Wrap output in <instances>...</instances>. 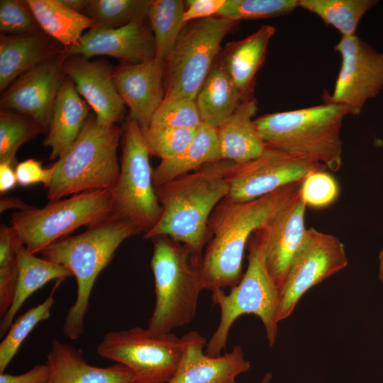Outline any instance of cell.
Segmentation results:
<instances>
[{
  "label": "cell",
  "mask_w": 383,
  "mask_h": 383,
  "mask_svg": "<svg viewBox=\"0 0 383 383\" xmlns=\"http://www.w3.org/2000/svg\"><path fill=\"white\" fill-rule=\"evenodd\" d=\"M111 190H96L50 201L45 206L15 212L11 226L28 252L35 255L75 229L100 223L110 217Z\"/></svg>",
  "instance_id": "9c48e42d"
},
{
  "label": "cell",
  "mask_w": 383,
  "mask_h": 383,
  "mask_svg": "<svg viewBox=\"0 0 383 383\" xmlns=\"http://www.w3.org/2000/svg\"><path fill=\"white\" fill-rule=\"evenodd\" d=\"M48 377L49 368L46 363L39 364L20 374L0 373V383H47Z\"/></svg>",
  "instance_id": "b9f144b4"
},
{
  "label": "cell",
  "mask_w": 383,
  "mask_h": 383,
  "mask_svg": "<svg viewBox=\"0 0 383 383\" xmlns=\"http://www.w3.org/2000/svg\"><path fill=\"white\" fill-rule=\"evenodd\" d=\"M47 40L37 33L1 35L0 40V90L18 76L54 57Z\"/></svg>",
  "instance_id": "4316f807"
},
{
  "label": "cell",
  "mask_w": 383,
  "mask_h": 383,
  "mask_svg": "<svg viewBox=\"0 0 383 383\" xmlns=\"http://www.w3.org/2000/svg\"><path fill=\"white\" fill-rule=\"evenodd\" d=\"M247 248L248 267L239 283L231 287L228 294L223 289L211 292L213 303L220 308L221 318L206 345L205 353L209 356L221 355L232 326L245 314H253L261 320L270 346L276 341L279 289L267 269L263 245L254 234Z\"/></svg>",
  "instance_id": "52a82bcc"
},
{
  "label": "cell",
  "mask_w": 383,
  "mask_h": 383,
  "mask_svg": "<svg viewBox=\"0 0 383 383\" xmlns=\"http://www.w3.org/2000/svg\"><path fill=\"white\" fill-rule=\"evenodd\" d=\"M238 22L218 16L187 23L165 63L164 99L195 100Z\"/></svg>",
  "instance_id": "ba28073f"
},
{
  "label": "cell",
  "mask_w": 383,
  "mask_h": 383,
  "mask_svg": "<svg viewBox=\"0 0 383 383\" xmlns=\"http://www.w3.org/2000/svg\"><path fill=\"white\" fill-rule=\"evenodd\" d=\"M327 168L319 163L298 157L267 145L257 157L248 162L233 163L227 176V199L248 201L301 182L310 172Z\"/></svg>",
  "instance_id": "4fadbf2b"
},
{
  "label": "cell",
  "mask_w": 383,
  "mask_h": 383,
  "mask_svg": "<svg viewBox=\"0 0 383 383\" xmlns=\"http://www.w3.org/2000/svg\"><path fill=\"white\" fill-rule=\"evenodd\" d=\"M68 9L84 14L89 0H60Z\"/></svg>",
  "instance_id": "f6af8a7d"
},
{
  "label": "cell",
  "mask_w": 383,
  "mask_h": 383,
  "mask_svg": "<svg viewBox=\"0 0 383 383\" xmlns=\"http://www.w3.org/2000/svg\"><path fill=\"white\" fill-rule=\"evenodd\" d=\"M121 129L100 123L90 115L70 149L55 162L45 188L50 201L84 192L111 190L116 185L120 163L118 147Z\"/></svg>",
  "instance_id": "8992f818"
},
{
  "label": "cell",
  "mask_w": 383,
  "mask_h": 383,
  "mask_svg": "<svg viewBox=\"0 0 383 383\" xmlns=\"http://www.w3.org/2000/svg\"><path fill=\"white\" fill-rule=\"evenodd\" d=\"M90 106L67 77L55 98L44 145L51 149L50 159L62 157L73 145L89 117Z\"/></svg>",
  "instance_id": "603a6c76"
},
{
  "label": "cell",
  "mask_w": 383,
  "mask_h": 383,
  "mask_svg": "<svg viewBox=\"0 0 383 383\" xmlns=\"http://www.w3.org/2000/svg\"><path fill=\"white\" fill-rule=\"evenodd\" d=\"M113 79L125 104L142 131L165 98V63L152 60L138 64L123 63L113 72Z\"/></svg>",
  "instance_id": "d6986e66"
},
{
  "label": "cell",
  "mask_w": 383,
  "mask_h": 383,
  "mask_svg": "<svg viewBox=\"0 0 383 383\" xmlns=\"http://www.w3.org/2000/svg\"><path fill=\"white\" fill-rule=\"evenodd\" d=\"M64 58L97 55L118 58L123 63L138 64L155 59V45L148 17L113 29L91 28L73 45L61 51Z\"/></svg>",
  "instance_id": "2e32d148"
},
{
  "label": "cell",
  "mask_w": 383,
  "mask_h": 383,
  "mask_svg": "<svg viewBox=\"0 0 383 383\" xmlns=\"http://www.w3.org/2000/svg\"><path fill=\"white\" fill-rule=\"evenodd\" d=\"M43 129L26 115L1 110L0 113V162H16V153L25 143Z\"/></svg>",
  "instance_id": "836d02e7"
},
{
  "label": "cell",
  "mask_w": 383,
  "mask_h": 383,
  "mask_svg": "<svg viewBox=\"0 0 383 383\" xmlns=\"http://www.w3.org/2000/svg\"><path fill=\"white\" fill-rule=\"evenodd\" d=\"M374 0H299V7L318 16L332 26L341 37L356 35L357 25L364 14L372 9Z\"/></svg>",
  "instance_id": "4dcf8cb0"
},
{
  "label": "cell",
  "mask_w": 383,
  "mask_h": 383,
  "mask_svg": "<svg viewBox=\"0 0 383 383\" xmlns=\"http://www.w3.org/2000/svg\"><path fill=\"white\" fill-rule=\"evenodd\" d=\"M272 379V374L270 372H266L260 383H271Z\"/></svg>",
  "instance_id": "7dc6e473"
},
{
  "label": "cell",
  "mask_w": 383,
  "mask_h": 383,
  "mask_svg": "<svg viewBox=\"0 0 383 383\" xmlns=\"http://www.w3.org/2000/svg\"><path fill=\"white\" fill-rule=\"evenodd\" d=\"M233 163L220 160L206 165L155 187L162 213L143 238L169 237L185 245L201 260L209 240V218L228 194L227 176Z\"/></svg>",
  "instance_id": "7a4b0ae2"
},
{
  "label": "cell",
  "mask_w": 383,
  "mask_h": 383,
  "mask_svg": "<svg viewBox=\"0 0 383 383\" xmlns=\"http://www.w3.org/2000/svg\"><path fill=\"white\" fill-rule=\"evenodd\" d=\"M348 263L345 246L336 236L308 228L305 245L279 290L278 322L292 314L306 292L346 267Z\"/></svg>",
  "instance_id": "7c38bea8"
},
{
  "label": "cell",
  "mask_w": 383,
  "mask_h": 383,
  "mask_svg": "<svg viewBox=\"0 0 383 383\" xmlns=\"http://www.w3.org/2000/svg\"><path fill=\"white\" fill-rule=\"evenodd\" d=\"M150 2V0H89L84 15L92 20V28H118L147 16Z\"/></svg>",
  "instance_id": "d6a6232c"
},
{
  "label": "cell",
  "mask_w": 383,
  "mask_h": 383,
  "mask_svg": "<svg viewBox=\"0 0 383 383\" xmlns=\"http://www.w3.org/2000/svg\"><path fill=\"white\" fill-rule=\"evenodd\" d=\"M150 155L140 126L128 116L123 132L120 173L111 189L110 216L131 223L144 234L155 226L162 213Z\"/></svg>",
  "instance_id": "30bf717a"
},
{
  "label": "cell",
  "mask_w": 383,
  "mask_h": 383,
  "mask_svg": "<svg viewBox=\"0 0 383 383\" xmlns=\"http://www.w3.org/2000/svg\"><path fill=\"white\" fill-rule=\"evenodd\" d=\"M185 345L184 335L155 333L136 326L106 333L96 353L128 367L134 383H167L177 369Z\"/></svg>",
  "instance_id": "8fae6325"
},
{
  "label": "cell",
  "mask_w": 383,
  "mask_h": 383,
  "mask_svg": "<svg viewBox=\"0 0 383 383\" xmlns=\"http://www.w3.org/2000/svg\"><path fill=\"white\" fill-rule=\"evenodd\" d=\"M64 57H51L20 77L1 99L3 110H15L48 128L57 91L64 81Z\"/></svg>",
  "instance_id": "e0dca14e"
},
{
  "label": "cell",
  "mask_w": 383,
  "mask_h": 383,
  "mask_svg": "<svg viewBox=\"0 0 383 383\" xmlns=\"http://www.w3.org/2000/svg\"><path fill=\"white\" fill-rule=\"evenodd\" d=\"M299 7V0H226L217 16L239 22L289 14Z\"/></svg>",
  "instance_id": "e575fe53"
},
{
  "label": "cell",
  "mask_w": 383,
  "mask_h": 383,
  "mask_svg": "<svg viewBox=\"0 0 383 383\" xmlns=\"http://www.w3.org/2000/svg\"><path fill=\"white\" fill-rule=\"evenodd\" d=\"M195 101L202 123L216 129L243 100L232 79L216 60Z\"/></svg>",
  "instance_id": "83f0119b"
},
{
  "label": "cell",
  "mask_w": 383,
  "mask_h": 383,
  "mask_svg": "<svg viewBox=\"0 0 383 383\" xmlns=\"http://www.w3.org/2000/svg\"><path fill=\"white\" fill-rule=\"evenodd\" d=\"M274 33V27L263 25L246 38L227 44L216 59L240 91L243 100L253 97L255 77L264 64L269 43Z\"/></svg>",
  "instance_id": "7402d4cb"
},
{
  "label": "cell",
  "mask_w": 383,
  "mask_h": 383,
  "mask_svg": "<svg viewBox=\"0 0 383 383\" xmlns=\"http://www.w3.org/2000/svg\"><path fill=\"white\" fill-rule=\"evenodd\" d=\"M63 279L57 280L49 296L40 304L30 308L15 318L0 343V373L10 364L21 345L34 328L41 321L48 319L55 302V293Z\"/></svg>",
  "instance_id": "1f68e13d"
},
{
  "label": "cell",
  "mask_w": 383,
  "mask_h": 383,
  "mask_svg": "<svg viewBox=\"0 0 383 383\" xmlns=\"http://www.w3.org/2000/svg\"><path fill=\"white\" fill-rule=\"evenodd\" d=\"M301 182L251 201L225 198L216 206L209 220V240L200 262L205 289L213 292L239 283L250 238L300 191Z\"/></svg>",
  "instance_id": "6da1fadb"
},
{
  "label": "cell",
  "mask_w": 383,
  "mask_h": 383,
  "mask_svg": "<svg viewBox=\"0 0 383 383\" xmlns=\"http://www.w3.org/2000/svg\"><path fill=\"white\" fill-rule=\"evenodd\" d=\"M202 124L195 100L174 99L162 101L149 127L197 130Z\"/></svg>",
  "instance_id": "d590c367"
},
{
  "label": "cell",
  "mask_w": 383,
  "mask_h": 383,
  "mask_svg": "<svg viewBox=\"0 0 383 383\" xmlns=\"http://www.w3.org/2000/svg\"><path fill=\"white\" fill-rule=\"evenodd\" d=\"M72 276L67 267L37 257L22 246L18 252V277L13 301L1 319V337L6 334L17 312L30 295L52 280H64Z\"/></svg>",
  "instance_id": "d4e9b609"
},
{
  "label": "cell",
  "mask_w": 383,
  "mask_h": 383,
  "mask_svg": "<svg viewBox=\"0 0 383 383\" xmlns=\"http://www.w3.org/2000/svg\"><path fill=\"white\" fill-rule=\"evenodd\" d=\"M226 0H188L185 1L184 20L189 23L217 16Z\"/></svg>",
  "instance_id": "60d3db41"
},
{
  "label": "cell",
  "mask_w": 383,
  "mask_h": 383,
  "mask_svg": "<svg viewBox=\"0 0 383 383\" xmlns=\"http://www.w3.org/2000/svg\"><path fill=\"white\" fill-rule=\"evenodd\" d=\"M378 262V279L383 287V247L379 252Z\"/></svg>",
  "instance_id": "bcb514c9"
},
{
  "label": "cell",
  "mask_w": 383,
  "mask_h": 383,
  "mask_svg": "<svg viewBox=\"0 0 383 383\" xmlns=\"http://www.w3.org/2000/svg\"><path fill=\"white\" fill-rule=\"evenodd\" d=\"M257 110L254 98L242 101L233 113L216 128L221 160L240 164L260 156L267 145L253 116Z\"/></svg>",
  "instance_id": "cb8c5ba5"
},
{
  "label": "cell",
  "mask_w": 383,
  "mask_h": 383,
  "mask_svg": "<svg viewBox=\"0 0 383 383\" xmlns=\"http://www.w3.org/2000/svg\"><path fill=\"white\" fill-rule=\"evenodd\" d=\"M341 55V66L332 94L325 102L345 106L349 114L360 113L366 101L383 89V53L357 35L341 37L334 47Z\"/></svg>",
  "instance_id": "5bb4252c"
},
{
  "label": "cell",
  "mask_w": 383,
  "mask_h": 383,
  "mask_svg": "<svg viewBox=\"0 0 383 383\" xmlns=\"http://www.w3.org/2000/svg\"><path fill=\"white\" fill-rule=\"evenodd\" d=\"M186 345L177 369L167 383H236L238 376L248 372L250 361L240 345L216 357L204 351L207 341L197 331L184 335Z\"/></svg>",
  "instance_id": "ffe728a7"
},
{
  "label": "cell",
  "mask_w": 383,
  "mask_h": 383,
  "mask_svg": "<svg viewBox=\"0 0 383 383\" xmlns=\"http://www.w3.org/2000/svg\"><path fill=\"white\" fill-rule=\"evenodd\" d=\"M196 131L149 127L142 132L150 155L164 160L181 153L192 142Z\"/></svg>",
  "instance_id": "8d00e7d4"
},
{
  "label": "cell",
  "mask_w": 383,
  "mask_h": 383,
  "mask_svg": "<svg viewBox=\"0 0 383 383\" xmlns=\"http://www.w3.org/2000/svg\"><path fill=\"white\" fill-rule=\"evenodd\" d=\"M53 171V164L48 168H44L42 162L33 159L24 160L15 166L18 184L23 187L42 183L46 188L50 182Z\"/></svg>",
  "instance_id": "ab89813d"
},
{
  "label": "cell",
  "mask_w": 383,
  "mask_h": 383,
  "mask_svg": "<svg viewBox=\"0 0 383 383\" xmlns=\"http://www.w3.org/2000/svg\"><path fill=\"white\" fill-rule=\"evenodd\" d=\"M325 170L311 172L303 179L300 194L306 206L325 208L332 204L338 197V183Z\"/></svg>",
  "instance_id": "74e56055"
},
{
  "label": "cell",
  "mask_w": 383,
  "mask_h": 383,
  "mask_svg": "<svg viewBox=\"0 0 383 383\" xmlns=\"http://www.w3.org/2000/svg\"><path fill=\"white\" fill-rule=\"evenodd\" d=\"M185 1L151 0L147 17L153 33L155 59L165 62L187 23L184 20Z\"/></svg>",
  "instance_id": "f546056e"
},
{
  "label": "cell",
  "mask_w": 383,
  "mask_h": 383,
  "mask_svg": "<svg viewBox=\"0 0 383 383\" xmlns=\"http://www.w3.org/2000/svg\"><path fill=\"white\" fill-rule=\"evenodd\" d=\"M31 208L21 199L11 196H1L0 199V212L2 213L8 209H16L24 211Z\"/></svg>",
  "instance_id": "ee69618b"
},
{
  "label": "cell",
  "mask_w": 383,
  "mask_h": 383,
  "mask_svg": "<svg viewBox=\"0 0 383 383\" xmlns=\"http://www.w3.org/2000/svg\"><path fill=\"white\" fill-rule=\"evenodd\" d=\"M221 160L216 129L202 124L189 145L174 157L161 160L153 170L154 187L162 185Z\"/></svg>",
  "instance_id": "484cf974"
},
{
  "label": "cell",
  "mask_w": 383,
  "mask_h": 383,
  "mask_svg": "<svg viewBox=\"0 0 383 383\" xmlns=\"http://www.w3.org/2000/svg\"><path fill=\"white\" fill-rule=\"evenodd\" d=\"M14 165L0 162V193L4 194L13 189L18 184Z\"/></svg>",
  "instance_id": "7bdbcfd3"
},
{
  "label": "cell",
  "mask_w": 383,
  "mask_h": 383,
  "mask_svg": "<svg viewBox=\"0 0 383 383\" xmlns=\"http://www.w3.org/2000/svg\"><path fill=\"white\" fill-rule=\"evenodd\" d=\"M47 383H134L126 366L116 363L106 367L90 365L82 350L53 339L46 357Z\"/></svg>",
  "instance_id": "44dd1931"
},
{
  "label": "cell",
  "mask_w": 383,
  "mask_h": 383,
  "mask_svg": "<svg viewBox=\"0 0 383 383\" xmlns=\"http://www.w3.org/2000/svg\"><path fill=\"white\" fill-rule=\"evenodd\" d=\"M348 114L345 106L325 102L265 114L255 118V123L267 145L337 172L343 163L340 130Z\"/></svg>",
  "instance_id": "277c9868"
},
{
  "label": "cell",
  "mask_w": 383,
  "mask_h": 383,
  "mask_svg": "<svg viewBox=\"0 0 383 383\" xmlns=\"http://www.w3.org/2000/svg\"><path fill=\"white\" fill-rule=\"evenodd\" d=\"M139 233L131 223L110 216L82 233L55 241L40 252L43 258L67 267L77 281L76 299L63 322L65 337L75 340L84 335L85 317L98 276L110 264L119 245Z\"/></svg>",
  "instance_id": "3957f363"
},
{
  "label": "cell",
  "mask_w": 383,
  "mask_h": 383,
  "mask_svg": "<svg viewBox=\"0 0 383 383\" xmlns=\"http://www.w3.org/2000/svg\"><path fill=\"white\" fill-rule=\"evenodd\" d=\"M62 68L100 123L114 125L124 118L126 104L113 82V70L107 64L72 56L64 58Z\"/></svg>",
  "instance_id": "ac0fdd59"
},
{
  "label": "cell",
  "mask_w": 383,
  "mask_h": 383,
  "mask_svg": "<svg viewBox=\"0 0 383 383\" xmlns=\"http://www.w3.org/2000/svg\"><path fill=\"white\" fill-rule=\"evenodd\" d=\"M38 25L48 35L65 46L74 45L93 21L87 16L74 11L60 0H27Z\"/></svg>",
  "instance_id": "f1b7e54d"
},
{
  "label": "cell",
  "mask_w": 383,
  "mask_h": 383,
  "mask_svg": "<svg viewBox=\"0 0 383 383\" xmlns=\"http://www.w3.org/2000/svg\"><path fill=\"white\" fill-rule=\"evenodd\" d=\"M151 240L155 303L148 328L155 333H167L189 324L195 317L200 293L205 289L201 260L169 237Z\"/></svg>",
  "instance_id": "5b68a950"
},
{
  "label": "cell",
  "mask_w": 383,
  "mask_h": 383,
  "mask_svg": "<svg viewBox=\"0 0 383 383\" xmlns=\"http://www.w3.org/2000/svg\"><path fill=\"white\" fill-rule=\"evenodd\" d=\"M38 23L27 1H0V30L13 35L36 33Z\"/></svg>",
  "instance_id": "f35d334b"
},
{
  "label": "cell",
  "mask_w": 383,
  "mask_h": 383,
  "mask_svg": "<svg viewBox=\"0 0 383 383\" xmlns=\"http://www.w3.org/2000/svg\"><path fill=\"white\" fill-rule=\"evenodd\" d=\"M306 207L299 191L253 233L263 245L267 269L279 290L292 262L306 241Z\"/></svg>",
  "instance_id": "9a60e30c"
}]
</instances>
